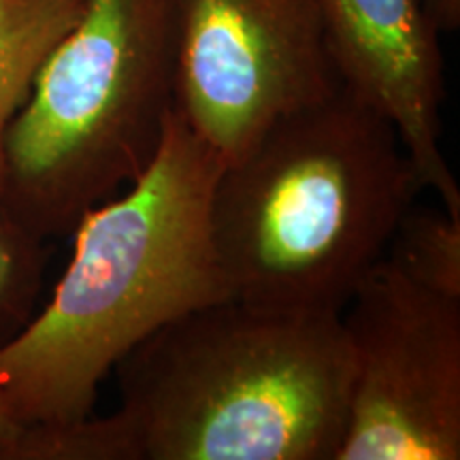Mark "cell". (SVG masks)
<instances>
[{
	"label": "cell",
	"instance_id": "cell-1",
	"mask_svg": "<svg viewBox=\"0 0 460 460\" xmlns=\"http://www.w3.org/2000/svg\"><path fill=\"white\" fill-rule=\"evenodd\" d=\"M222 160L172 111L152 163L92 207L48 305L0 348V396L22 427L92 416L107 373L169 322L226 301L211 234Z\"/></svg>",
	"mask_w": 460,
	"mask_h": 460
},
{
	"label": "cell",
	"instance_id": "cell-7",
	"mask_svg": "<svg viewBox=\"0 0 460 460\" xmlns=\"http://www.w3.org/2000/svg\"><path fill=\"white\" fill-rule=\"evenodd\" d=\"M320 9L339 82L394 126L424 190L460 217L458 181L441 152V32L422 0H320Z\"/></svg>",
	"mask_w": 460,
	"mask_h": 460
},
{
	"label": "cell",
	"instance_id": "cell-8",
	"mask_svg": "<svg viewBox=\"0 0 460 460\" xmlns=\"http://www.w3.org/2000/svg\"><path fill=\"white\" fill-rule=\"evenodd\" d=\"M84 0H0V192L4 137L51 51L82 17Z\"/></svg>",
	"mask_w": 460,
	"mask_h": 460
},
{
	"label": "cell",
	"instance_id": "cell-10",
	"mask_svg": "<svg viewBox=\"0 0 460 460\" xmlns=\"http://www.w3.org/2000/svg\"><path fill=\"white\" fill-rule=\"evenodd\" d=\"M48 261V241L0 209V348L37 314Z\"/></svg>",
	"mask_w": 460,
	"mask_h": 460
},
{
	"label": "cell",
	"instance_id": "cell-4",
	"mask_svg": "<svg viewBox=\"0 0 460 460\" xmlns=\"http://www.w3.org/2000/svg\"><path fill=\"white\" fill-rule=\"evenodd\" d=\"M180 0H84L4 137L0 209L45 241L141 175L175 107Z\"/></svg>",
	"mask_w": 460,
	"mask_h": 460
},
{
	"label": "cell",
	"instance_id": "cell-11",
	"mask_svg": "<svg viewBox=\"0 0 460 460\" xmlns=\"http://www.w3.org/2000/svg\"><path fill=\"white\" fill-rule=\"evenodd\" d=\"M24 430L26 427H22V424L11 416L3 396H0V460H17Z\"/></svg>",
	"mask_w": 460,
	"mask_h": 460
},
{
	"label": "cell",
	"instance_id": "cell-12",
	"mask_svg": "<svg viewBox=\"0 0 460 460\" xmlns=\"http://www.w3.org/2000/svg\"><path fill=\"white\" fill-rule=\"evenodd\" d=\"M424 9L439 32H454L460 28V0H422Z\"/></svg>",
	"mask_w": 460,
	"mask_h": 460
},
{
	"label": "cell",
	"instance_id": "cell-9",
	"mask_svg": "<svg viewBox=\"0 0 460 460\" xmlns=\"http://www.w3.org/2000/svg\"><path fill=\"white\" fill-rule=\"evenodd\" d=\"M384 258L413 284L460 298V217L441 205L437 209L411 205Z\"/></svg>",
	"mask_w": 460,
	"mask_h": 460
},
{
	"label": "cell",
	"instance_id": "cell-3",
	"mask_svg": "<svg viewBox=\"0 0 460 460\" xmlns=\"http://www.w3.org/2000/svg\"><path fill=\"white\" fill-rule=\"evenodd\" d=\"M122 460H335L352 354L341 314L226 298L141 341L115 367Z\"/></svg>",
	"mask_w": 460,
	"mask_h": 460
},
{
	"label": "cell",
	"instance_id": "cell-2",
	"mask_svg": "<svg viewBox=\"0 0 460 460\" xmlns=\"http://www.w3.org/2000/svg\"><path fill=\"white\" fill-rule=\"evenodd\" d=\"M420 192L394 126L341 85L222 164L211 234L230 296L341 314Z\"/></svg>",
	"mask_w": 460,
	"mask_h": 460
},
{
	"label": "cell",
	"instance_id": "cell-6",
	"mask_svg": "<svg viewBox=\"0 0 460 460\" xmlns=\"http://www.w3.org/2000/svg\"><path fill=\"white\" fill-rule=\"evenodd\" d=\"M339 88L320 0H180L175 111L222 164Z\"/></svg>",
	"mask_w": 460,
	"mask_h": 460
},
{
	"label": "cell",
	"instance_id": "cell-5",
	"mask_svg": "<svg viewBox=\"0 0 460 460\" xmlns=\"http://www.w3.org/2000/svg\"><path fill=\"white\" fill-rule=\"evenodd\" d=\"M352 384L335 460L460 458V298L382 258L341 312Z\"/></svg>",
	"mask_w": 460,
	"mask_h": 460
}]
</instances>
